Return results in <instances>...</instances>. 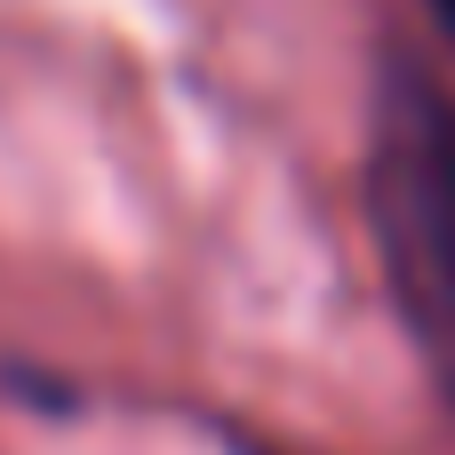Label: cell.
<instances>
[{
  "mask_svg": "<svg viewBox=\"0 0 455 455\" xmlns=\"http://www.w3.org/2000/svg\"><path fill=\"white\" fill-rule=\"evenodd\" d=\"M368 224L392 304L455 392V104L424 72H392L368 136Z\"/></svg>",
  "mask_w": 455,
  "mask_h": 455,
  "instance_id": "obj_1",
  "label": "cell"
},
{
  "mask_svg": "<svg viewBox=\"0 0 455 455\" xmlns=\"http://www.w3.org/2000/svg\"><path fill=\"white\" fill-rule=\"evenodd\" d=\"M432 16H440V32L455 40V0H432Z\"/></svg>",
  "mask_w": 455,
  "mask_h": 455,
  "instance_id": "obj_2",
  "label": "cell"
}]
</instances>
